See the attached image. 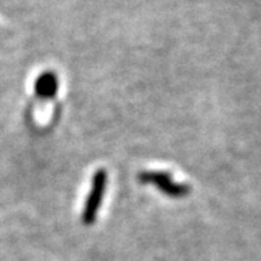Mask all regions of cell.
<instances>
[{
  "instance_id": "3",
  "label": "cell",
  "mask_w": 261,
  "mask_h": 261,
  "mask_svg": "<svg viewBox=\"0 0 261 261\" xmlns=\"http://www.w3.org/2000/svg\"><path fill=\"white\" fill-rule=\"evenodd\" d=\"M58 77H57L56 71L47 70L44 73L38 75L35 80V94L41 99H54L57 92H58Z\"/></svg>"
},
{
  "instance_id": "1",
  "label": "cell",
  "mask_w": 261,
  "mask_h": 261,
  "mask_svg": "<svg viewBox=\"0 0 261 261\" xmlns=\"http://www.w3.org/2000/svg\"><path fill=\"white\" fill-rule=\"evenodd\" d=\"M106 185H108V173L100 168L94 173L90 193L86 197V203H84L83 214H82V221L84 225H92L96 221L99 209L102 206L103 197H105Z\"/></svg>"
},
{
  "instance_id": "2",
  "label": "cell",
  "mask_w": 261,
  "mask_h": 261,
  "mask_svg": "<svg viewBox=\"0 0 261 261\" xmlns=\"http://www.w3.org/2000/svg\"><path fill=\"white\" fill-rule=\"evenodd\" d=\"M141 183H151L154 186L163 190V193L170 196H178L181 193V186H177L171 181V177L164 174V173H157V171H144L140 176Z\"/></svg>"
}]
</instances>
